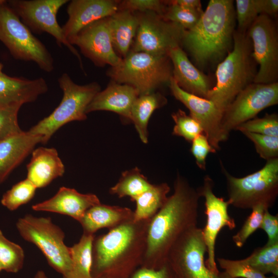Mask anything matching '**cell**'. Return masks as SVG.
Listing matches in <instances>:
<instances>
[{"mask_svg":"<svg viewBox=\"0 0 278 278\" xmlns=\"http://www.w3.org/2000/svg\"><path fill=\"white\" fill-rule=\"evenodd\" d=\"M200 197L197 189L178 175L173 193L149 221L141 267L158 269L167 263L169 251L177 240L197 226Z\"/></svg>","mask_w":278,"mask_h":278,"instance_id":"obj_1","label":"cell"},{"mask_svg":"<svg viewBox=\"0 0 278 278\" xmlns=\"http://www.w3.org/2000/svg\"><path fill=\"white\" fill-rule=\"evenodd\" d=\"M151 219H133L94 238L92 245L93 278H130L141 267L144 255L147 232Z\"/></svg>","mask_w":278,"mask_h":278,"instance_id":"obj_2","label":"cell"},{"mask_svg":"<svg viewBox=\"0 0 278 278\" xmlns=\"http://www.w3.org/2000/svg\"><path fill=\"white\" fill-rule=\"evenodd\" d=\"M233 2L210 1L196 25L185 30L181 45L198 65L218 61L232 49L236 25Z\"/></svg>","mask_w":278,"mask_h":278,"instance_id":"obj_3","label":"cell"},{"mask_svg":"<svg viewBox=\"0 0 278 278\" xmlns=\"http://www.w3.org/2000/svg\"><path fill=\"white\" fill-rule=\"evenodd\" d=\"M252 53L247 32L235 31L232 49L217 65L216 84L206 97L223 113L238 93L253 81L256 72Z\"/></svg>","mask_w":278,"mask_h":278,"instance_id":"obj_4","label":"cell"},{"mask_svg":"<svg viewBox=\"0 0 278 278\" xmlns=\"http://www.w3.org/2000/svg\"><path fill=\"white\" fill-rule=\"evenodd\" d=\"M172 66L168 55H160L130 50L107 75L111 80L133 87L139 95L155 92L169 83Z\"/></svg>","mask_w":278,"mask_h":278,"instance_id":"obj_5","label":"cell"},{"mask_svg":"<svg viewBox=\"0 0 278 278\" xmlns=\"http://www.w3.org/2000/svg\"><path fill=\"white\" fill-rule=\"evenodd\" d=\"M58 81L63 92L60 104L48 116L28 131L32 134L41 136L43 144L65 124L86 119V109L88 105L101 90L99 84L96 82L84 85L78 84L66 73L59 77Z\"/></svg>","mask_w":278,"mask_h":278,"instance_id":"obj_6","label":"cell"},{"mask_svg":"<svg viewBox=\"0 0 278 278\" xmlns=\"http://www.w3.org/2000/svg\"><path fill=\"white\" fill-rule=\"evenodd\" d=\"M225 178L230 205L241 209L253 208L258 205L272 207L278 195V158L266 161L259 170L237 178L221 165Z\"/></svg>","mask_w":278,"mask_h":278,"instance_id":"obj_7","label":"cell"},{"mask_svg":"<svg viewBox=\"0 0 278 278\" xmlns=\"http://www.w3.org/2000/svg\"><path fill=\"white\" fill-rule=\"evenodd\" d=\"M16 227L24 239L40 250L50 267L63 278L69 277L72 269L70 247L64 243V232L50 217L27 214L18 219Z\"/></svg>","mask_w":278,"mask_h":278,"instance_id":"obj_8","label":"cell"},{"mask_svg":"<svg viewBox=\"0 0 278 278\" xmlns=\"http://www.w3.org/2000/svg\"><path fill=\"white\" fill-rule=\"evenodd\" d=\"M0 41L15 59L32 61L47 73L54 70L50 52L21 21L7 1L0 5Z\"/></svg>","mask_w":278,"mask_h":278,"instance_id":"obj_9","label":"cell"},{"mask_svg":"<svg viewBox=\"0 0 278 278\" xmlns=\"http://www.w3.org/2000/svg\"><path fill=\"white\" fill-rule=\"evenodd\" d=\"M67 0H11L7 4L31 30L36 33L46 32L52 36L59 46H65L77 58L83 70L80 55L64 36L57 19L59 9Z\"/></svg>","mask_w":278,"mask_h":278,"instance_id":"obj_10","label":"cell"},{"mask_svg":"<svg viewBox=\"0 0 278 278\" xmlns=\"http://www.w3.org/2000/svg\"><path fill=\"white\" fill-rule=\"evenodd\" d=\"M207 252L202 229L197 226L184 233L173 245L167 262L175 278H221L206 266Z\"/></svg>","mask_w":278,"mask_h":278,"instance_id":"obj_11","label":"cell"},{"mask_svg":"<svg viewBox=\"0 0 278 278\" xmlns=\"http://www.w3.org/2000/svg\"><path fill=\"white\" fill-rule=\"evenodd\" d=\"M138 26L131 50L160 55L181 46L185 29L153 12H135Z\"/></svg>","mask_w":278,"mask_h":278,"instance_id":"obj_12","label":"cell"},{"mask_svg":"<svg viewBox=\"0 0 278 278\" xmlns=\"http://www.w3.org/2000/svg\"><path fill=\"white\" fill-rule=\"evenodd\" d=\"M252 45V56L259 65L253 82H277L278 34L271 18L259 14L247 31Z\"/></svg>","mask_w":278,"mask_h":278,"instance_id":"obj_13","label":"cell"},{"mask_svg":"<svg viewBox=\"0 0 278 278\" xmlns=\"http://www.w3.org/2000/svg\"><path fill=\"white\" fill-rule=\"evenodd\" d=\"M278 103V82L251 83L240 92L225 110L222 119L223 132H230L253 119L266 108Z\"/></svg>","mask_w":278,"mask_h":278,"instance_id":"obj_14","label":"cell"},{"mask_svg":"<svg viewBox=\"0 0 278 278\" xmlns=\"http://www.w3.org/2000/svg\"><path fill=\"white\" fill-rule=\"evenodd\" d=\"M214 181L206 175L203 184L197 190L200 197L204 198L206 223L202 229L203 239L207 249V258L205 260L206 267L212 271L219 273L215 258V243L217 237L224 227L233 230L236 227L234 218L228 213L230 205L228 201L216 196L213 192Z\"/></svg>","mask_w":278,"mask_h":278,"instance_id":"obj_15","label":"cell"},{"mask_svg":"<svg viewBox=\"0 0 278 278\" xmlns=\"http://www.w3.org/2000/svg\"><path fill=\"white\" fill-rule=\"evenodd\" d=\"M169 85L173 96L189 110V115L201 125L211 146L216 150L219 149L220 143L228 138L222 126L223 113L212 101L183 90L172 77Z\"/></svg>","mask_w":278,"mask_h":278,"instance_id":"obj_16","label":"cell"},{"mask_svg":"<svg viewBox=\"0 0 278 278\" xmlns=\"http://www.w3.org/2000/svg\"><path fill=\"white\" fill-rule=\"evenodd\" d=\"M95 65L113 67L121 61L115 52L109 29L108 17L96 21L82 29L70 42Z\"/></svg>","mask_w":278,"mask_h":278,"instance_id":"obj_17","label":"cell"},{"mask_svg":"<svg viewBox=\"0 0 278 278\" xmlns=\"http://www.w3.org/2000/svg\"><path fill=\"white\" fill-rule=\"evenodd\" d=\"M120 1L114 0H73L68 2V19L62 27L65 37L71 40L84 27L117 12Z\"/></svg>","mask_w":278,"mask_h":278,"instance_id":"obj_18","label":"cell"},{"mask_svg":"<svg viewBox=\"0 0 278 278\" xmlns=\"http://www.w3.org/2000/svg\"><path fill=\"white\" fill-rule=\"evenodd\" d=\"M48 90V84L42 77L28 79L0 72L1 107L20 110L23 105L35 101Z\"/></svg>","mask_w":278,"mask_h":278,"instance_id":"obj_19","label":"cell"},{"mask_svg":"<svg viewBox=\"0 0 278 278\" xmlns=\"http://www.w3.org/2000/svg\"><path fill=\"white\" fill-rule=\"evenodd\" d=\"M99 203L95 194H82L63 186L51 198L33 205L32 209L67 215L79 222L89 208Z\"/></svg>","mask_w":278,"mask_h":278,"instance_id":"obj_20","label":"cell"},{"mask_svg":"<svg viewBox=\"0 0 278 278\" xmlns=\"http://www.w3.org/2000/svg\"><path fill=\"white\" fill-rule=\"evenodd\" d=\"M139 95L133 87L111 80L106 89L94 96L86 109V113L111 111L119 115L123 121H131V109Z\"/></svg>","mask_w":278,"mask_h":278,"instance_id":"obj_21","label":"cell"},{"mask_svg":"<svg viewBox=\"0 0 278 278\" xmlns=\"http://www.w3.org/2000/svg\"><path fill=\"white\" fill-rule=\"evenodd\" d=\"M172 66V77L185 92L206 98L212 89L208 78L191 62L181 46L168 53Z\"/></svg>","mask_w":278,"mask_h":278,"instance_id":"obj_22","label":"cell"},{"mask_svg":"<svg viewBox=\"0 0 278 278\" xmlns=\"http://www.w3.org/2000/svg\"><path fill=\"white\" fill-rule=\"evenodd\" d=\"M39 143H42V137L28 131H22L0 141V184Z\"/></svg>","mask_w":278,"mask_h":278,"instance_id":"obj_23","label":"cell"},{"mask_svg":"<svg viewBox=\"0 0 278 278\" xmlns=\"http://www.w3.org/2000/svg\"><path fill=\"white\" fill-rule=\"evenodd\" d=\"M27 179L37 188L44 187L54 180L62 177L64 165L54 148L40 147L31 152L27 165Z\"/></svg>","mask_w":278,"mask_h":278,"instance_id":"obj_24","label":"cell"},{"mask_svg":"<svg viewBox=\"0 0 278 278\" xmlns=\"http://www.w3.org/2000/svg\"><path fill=\"white\" fill-rule=\"evenodd\" d=\"M134 212L129 208L101 203L89 208L79 222L83 233L94 235L102 228L109 230L133 219Z\"/></svg>","mask_w":278,"mask_h":278,"instance_id":"obj_25","label":"cell"},{"mask_svg":"<svg viewBox=\"0 0 278 278\" xmlns=\"http://www.w3.org/2000/svg\"><path fill=\"white\" fill-rule=\"evenodd\" d=\"M108 23L114 49L123 58L131 50L138 26V16L135 12L119 9L108 17Z\"/></svg>","mask_w":278,"mask_h":278,"instance_id":"obj_26","label":"cell"},{"mask_svg":"<svg viewBox=\"0 0 278 278\" xmlns=\"http://www.w3.org/2000/svg\"><path fill=\"white\" fill-rule=\"evenodd\" d=\"M167 102L161 93L154 92L139 95L131 109V121L133 123L142 142L148 143V125L153 112Z\"/></svg>","mask_w":278,"mask_h":278,"instance_id":"obj_27","label":"cell"},{"mask_svg":"<svg viewBox=\"0 0 278 278\" xmlns=\"http://www.w3.org/2000/svg\"><path fill=\"white\" fill-rule=\"evenodd\" d=\"M170 190L166 183L152 184L148 189L131 199L136 203L133 220L151 219L166 201Z\"/></svg>","mask_w":278,"mask_h":278,"instance_id":"obj_28","label":"cell"},{"mask_svg":"<svg viewBox=\"0 0 278 278\" xmlns=\"http://www.w3.org/2000/svg\"><path fill=\"white\" fill-rule=\"evenodd\" d=\"M94 235L83 233L79 241L70 247L72 269L68 278H93L92 245Z\"/></svg>","mask_w":278,"mask_h":278,"instance_id":"obj_29","label":"cell"},{"mask_svg":"<svg viewBox=\"0 0 278 278\" xmlns=\"http://www.w3.org/2000/svg\"><path fill=\"white\" fill-rule=\"evenodd\" d=\"M152 184L137 167L121 173L118 182L109 189V193L119 198L129 197L130 200L148 189Z\"/></svg>","mask_w":278,"mask_h":278,"instance_id":"obj_30","label":"cell"},{"mask_svg":"<svg viewBox=\"0 0 278 278\" xmlns=\"http://www.w3.org/2000/svg\"><path fill=\"white\" fill-rule=\"evenodd\" d=\"M257 271L266 275L271 274L278 276V242L266 243L256 248L246 258L242 259Z\"/></svg>","mask_w":278,"mask_h":278,"instance_id":"obj_31","label":"cell"},{"mask_svg":"<svg viewBox=\"0 0 278 278\" xmlns=\"http://www.w3.org/2000/svg\"><path fill=\"white\" fill-rule=\"evenodd\" d=\"M24 252L19 245L9 240L0 230V263L3 270L17 273L24 265Z\"/></svg>","mask_w":278,"mask_h":278,"instance_id":"obj_32","label":"cell"},{"mask_svg":"<svg viewBox=\"0 0 278 278\" xmlns=\"http://www.w3.org/2000/svg\"><path fill=\"white\" fill-rule=\"evenodd\" d=\"M37 188L28 179L16 183L3 195L1 203L11 211L29 202L34 197Z\"/></svg>","mask_w":278,"mask_h":278,"instance_id":"obj_33","label":"cell"},{"mask_svg":"<svg viewBox=\"0 0 278 278\" xmlns=\"http://www.w3.org/2000/svg\"><path fill=\"white\" fill-rule=\"evenodd\" d=\"M221 278H266V275L255 270L244 260H232L223 257L217 258Z\"/></svg>","mask_w":278,"mask_h":278,"instance_id":"obj_34","label":"cell"},{"mask_svg":"<svg viewBox=\"0 0 278 278\" xmlns=\"http://www.w3.org/2000/svg\"><path fill=\"white\" fill-rule=\"evenodd\" d=\"M235 130L278 136V115L267 113L262 118L255 117L240 124Z\"/></svg>","mask_w":278,"mask_h":278,"instance_id":"obj_35","label":"cell"},{"mask_svg":"<svg viewBox=\"0 0 278 278\" xmlns=\"http://www.w3.org/2000/svg\"><path fill=\"white\" fill-rule=\"evenodd\" d=\"M175 122L172 134L181 136L191 143L198 135L203 133L201 125L189 115L182 110H178L171 114Z\"/></svg>","mask_w":278,"mask_h":278,"instance_id":"obj_36","label":"cell"},{"mask_svg":"<svg viewBox=\"0 0 278 278\" xmlns=\"http://www.w3.org/2000/svg\"><path fill=\"white\" fill-rule=\"evenodd\" d=\"M165 2L167 6L162 16L163 19L179 24L185 30H189L193 28L203 12L194 11L170 4L167 1H165Z\"/></svg>","mask_w":278,"mask_h":278,"instance_id":"obj_37","label":"cell"},{"mask_svg":"<svg viewBox=\"0 0 278 278\" xmlns=\"http://www.w3.org/2000/svg\"><path fill=\"white\" fill-rule=\"evenodd\" d=\"M267 209L261 204L252 208V212L245 221L241 229L232 237L236 247H243L248 238L257 229H260L264 212Z\"/></svg>","mask_w":278,"mask_h":278,"instance_id":"obj_38","label":"cell"},{"mask_svg":"<svg viewBox=\"0 0 278 278\" xmlns=\"http://www.w3.org/2000/svg\"><path fill=\"white\" fill-rule=\"evenodd\" d=\"M254 144L256 152L267 161L278 158V136L244 133Z\"/></svg>","mask_w":278,"mask_h":278,"instance_id":"obj_39","label":"cell"},{"mask_svg":"<svg viewBox=\"0 0 278 278\" xmlns=\"http://www.w3.org/2000/svg\"><path fill=\"white\" fill-rule=\"evenodd\" d=\"M235 16L237 21V31L247 32L259 15L255 0H236Z\"/></svg>","mask_w":278,"mask_h":278,"instance_id":"obj_40","label":"cell"},{"mask_svg":"<svg viewBox=\"0 0 278 278\" xmlns=\"http://www.w3.org/2000/svg\"><path fill=\"white\" fill-rule=\"evenodd\" d=\"M167 6L165 1L125 0L119 2V8L134 12H153L162 16Z\"/></svg>","mask_w":278,"mask_h":278,"instance_id":"obj_41","label":"cell"},{"mask_svg":"<svg viewBox=\"0 0 278 278\" xmlns=\"http://www.w3.org/2000/svg\"><path fill=\"white\" fill-rule=\"evenodd\" d=\"M19 111L0 106V141L23 131L19 125Z\"/></svg>","mask_w":278,"mask_h":278,"instance_id":"obj_42","label":"cell"},{"mask_svg":"<svg viewBox=\"0 0 278 278\" xmlns=\"http://www.w3.org/2000/svg\"><path fill=\"white\" fill-rule=\"evenodd\" d=\"M190 152L196 160L198 167L201 170L206 169V161L210 153H215L214 148L204 133L196 136L191 142Z\"/></svg>","mask_w":278,"mask_h":278,"instance_id":"obj_43","label":"cell"},{"mask_svg":"<svg viewBox=\"0 0 278 278\" xmlns=\"http://www.w3.org/2000/svg\"><path fill=\"white\" fill-rule=\"evenodd\" d=\"M260 229L263 230L268 237L267 243L274 244L278 242V214L273 215L265 210Z\"/></svg>","mask_w":278,"mask_h":278,"instance_id":"obj_44","label":"cell"},{"mask_svg":"<svg viewBox=\"0 0 278 278\" xmlns=\"http://www.w3.org/2000/svg\"><path fill=\"white\" fill-rule=\"evenodd\" d=\"M130 278H175L167 262L158 269L140 267Z\"/></svg>","mask_w":278,"mask_h":278,"instance_id":"obj_45","label":"cell"},{"mask_svg":"<svg viewBox=\"0 0 278 278\" xmlns=\"http://www.w3.org/2000/svg\"><path fill=\"white\" fill-rule=\"evenodd\" d=\"M259 14H265L271 18L278 11L277 0H255Z\"/></svg>","mask_w":278,"mask_h":278,"instance_id":"obj_46","label":"cell"},{"mask_svg":"<svg viewBox=\"0 0 278 278\" xmlns=\"http://www.w3.org/2000/svg\"><path fill=\"white\" fill-rule=\"evenodd\" d=\"M167 2L194 11H203L200 0H172L167 1Z\"/></svg>","mask_w":278,"mask_h":278,"instance_id":"obj_47","label":"cell"},{"mask_svg":"<svg viewBox=\"0 0 278 278\" xmlns=\"http://www.w3.org/2000/svg\"><path fill=\"white\" fill-rule=\"evenodd\" d=\"M33 278H48L45 272L43 270L38 271L33 276Z\"/></svg>","mask_w":278,"mask_h":278,"instance_id":"obj_48","label":"cell"},{"mask_svg":"<svg viewBox=\"0 0 278 278\" xmlns=\"http://www.w3.org/2000/svg\"><path fill=\"white\" fill-rule=\"evenodd\" d=\"M3 68V64L2 63H0V72H2Z\"/></svg>","mask_w":278,"mask_h":278,"instance_id":"obj_49","label":"cell"},{"mask_svg":"<svg viewBox=\"0 0 278 278\" xmlns=\"http://www.w3.org/2000/svg\"><path fill=\"white\" fill-rule=\"evenodd\" d=\"M7 1L5 0H0V5L6 3Z\"/></svg>","mask_w":278,"mask_h":278,"instance_id":"obj_50","label":"cell"},{"mask_svg":"<svg viewBox=\"0 0 278 278\" xmlns=\"http://www.w3.org/2000/svg\"><path fill=\"white\" fill-rule=\"evenodd\" d=\"M266 278H277V277L275 276H274V275H272V276H269V277L266 276Z\"/></svg>","mask_w":278,"mask_h":278,"instance_id":"obj_51","label":"cell"},{"mask_svg":"<svg viewBox=\"0 0 278 278\" xmlns=\"http://www.w3.org/2000/svg\"><path fill=\"white\" fill-rule=\"evenodd\" d=\"M96 278H116V277H98Z\"/></svg>","mask_w":278,"mask_h":278,"instance_id":"obj_52","label":"cell"},{"mask_svg":"<svg viewBox=\"0 0 278 278\" xmlns=\"http://www.w3.org/2000/svg\"><path fill=\"white\" fill-rule=\"evenodd\" d=\"M2 270H3V268H2V265H1V264L0 263V272L2 271Z\"/></svg>","mask_w":278,"mask_h":278,"instance_id":"obj_53","label":"cell"}]
</instances>
